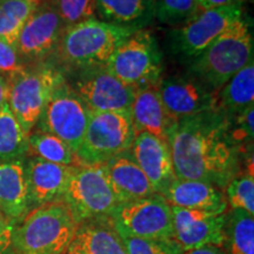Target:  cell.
<instances>
[{"label": "cell", "mask_w": 254, "mask_h": 254, "mask_svg": "<svg viewBox=\"0 0 254 254\" xmlns=\"http://www.w3.org/2000/svg\"><path fill=\"white\" fill-rule=\"evenodd\" d=\"M101 165L120 204L157 194L150 180L128 152Z\"/></svg>", "instance_id": "44dd1931"}, {"label": "cell", "mask_w": 254, "mask_h": 254, "mask_svg": "<svg viewBox=\"0 0 254 254\" xmlns=\"http://www.w3.org/2000/svg\"><path fill=\"white\" fill-rule=\"evenodd\" d=\"M131 113L91 112L77 155L84 165H101L126 153L135 136Z\"/></svg>", "instance_id": "ba28073f"}, {"label": "cell", "mask_w": 254, "mask_h": 254, "mask_svg": "<svg viewBox=\"0 0 254 254\" xmlns=\"http://www.w3.org/2000/svg\"><path fill=\"white\" fill-rule=\"evenodd\" d=\"M66 254H128L111 217L78 224Z\"/></svg>", "instance_id": "ac0fdd59"}, {"label": "cell", "mask_w": 254, "mask_h": 254, "mask_svg": "<svg viewBox=\"0 0 254 254\" xmlns=\"http://www.w3.org/2000/svg\"><path fill=\"white\" fill-rule=\"evenodd\" d=\"M131 118L135 133L147 132L166 142L177 123L165 110L158 84L136 88L131 107Z\"/></svg>", "instance_id": "d6986e66"}, {"label": "cell", "mask_w": 254, "mask_h": 254, "mask_svg": "<svg viewBox=\"0 0 254 254\" xmlns=\"http://www.w3.org/2000/svg\"><path fill=\"white\" fill-rule=\"evenodd\" d=\"M227 205L232 209H241L254 215V177L253 171L234 177L226 186Z\"/></svg>", "instance_id": "f1b7e54d"}, {"label": "cell", "mask_w": 254, "mask_h": 254, "mask_svg": "<svg viewBox=\"0 0 254 254\" xmlns=\"http://www.w3.org/2000/svg\"><path fill=\"white\" fill-rule=\"evenodd\" d=\"M15 225L0 209V254L12 253V233Z\"/></svg>", "instance_id": "836d02e7"}, {"label": "cell", "mask_w": 254, "mask_h": 254, "mask_svg": "<svg viewBox=\"0 0 254 254\" xmlns=\"http://www.w3.org/2000/svg\"><path fill=\"white\" fill-rule=\"evenodd\" d=\"M0 209L14 225L31 211L24 158L0 161Z\"/></svg>", "instance_id": "7402d4cb"}, {"label": "cell", "mask_w": 254, "mask_h": 254, "mask_svg": "<svg viewBox=\"0 0 254 254\" xmlns=\"http://www.w3.org/2000/svg\"><path fill=\"white\" fill-rule=\"evenodd\" d=\"M178 179L200 180L220 187L236 177L240 148L230 132V117L211 111L178 120L168 139Z\"/></svg>", "instance_id": "6da1fadb"}, {"label": "cell", "mask_w": 254, "mask_h": 254, "mask_svg": "<svg viewBox=\"0 0 254 254\" xmlns=\"http://www.w3.org/2000/svg\"><path fill=\"white\" fill-rule=\"evenodd\" d=\"M157 0H95L100 20L116 26L138 31L155 19Z\"/></svg>", "instance_id": "603a6c76"}, {"label": "cell", "mask_w": 254, "mask_h": 254, "mask_svg": "<svg viewBox=\"0 0 254 254\" xmlns=\"http://www.w3.org/2000/svg\"><path fill=\"white\" fill-rule=\"evenodd\" d=\"M78 224L63 200L32 208L14 226L13 254H66Z\"/></svg>", "instance_id": "7a4b0ae2"}, {"label": "cell", "mask_w": 254, "mask_h": 254, "mask_svg": "<svg viewBox=\"0 0 254 254\" xmlns=\"http://www.w3.org/2000/svg\"><path fill=\"white\" fill-rule=\"evenodd\" d=\"M251 62H253V34L249 20L243 17L190 62L189 72L219 91Z\"/></svg>", "instance_id": "3957f363"}, {"label": "cell", "mask_w": 254, "mask_h": 254, "mask_svg": "<svg viewBox=\"0 0 254 254\" xmlns=\"http://www.w3.org/2000/svg\"><path fill=\"white\" fill-rule=\"evenodd\" d=\"M254 106V64L251 62L219 90V110L236 117Z\"/></svg>", "instance_id": "cb8c5ba5"}, {"label": "cell", "mask_w": 254, "mask_h": 254, "mask_svg": "<svg viewBox=\"0 0 254 254\" xmlns=\"http://www.w3.org/2000/svg\"><path fill=\"white\" fill-rule=\"evenodd\" d=\"M8 101V81L7 78L0 74V111Z\"/></svg>", "instance_id": "8d00e7d4"}, {"label": "cell", "mask_w": 254, "mask_h": 254, "mask_svg": "<svg viewBox=\"0 0 254 254\" xmlns=\"http://www.w3.org/2000/svg\"><path fill=\"white\" fill-rule=\"evenodd\" d=\"M90 117L91 110L65 81L53 93L36 127L58 136L77 153Z\"/></svg>", "instance_id": "8fae6325"}, {"label": "cell", "mask_w": 254, "mask_h": 254, "mask_svg": "<svg viewBox=\"0 0 254 254\" xmlns=\"http://www.w3.org/2000/svg\"><path fill=\"white\" fill-rule=\"evenodd\" d=\"M244 17L241 5L199 11L190 20L170 32L173 55L190 63L226 28Z\"/></svg>", "instance_id": "30bf717a"}, {"label": "cell", "mask_w": 254, "mask_h": 254, "mask_svg": "<svg viewBox=\"0 0 254 254\" xmlns=\"http://www.w3.org/2000/svg\"><path fill=\"white\" fill-rule=\"evenodd\" d=\"M128 254H180L173 240H148L120 234Z\"/></svg>", "instance_id": "1f68e13d"}, {"label": "cell", "mask_w": 254, "mask_h": 254, "mask_svg": "<svg viewBox=\"0 0 254 254\" xmlns=\"http://www.w3.org/2000/svg\"><path fill=\"white\" fill-rule=\"evenodd\" d=\"M244 1H245V0H244ZM247 1H250L251 4H252V2H253V0H247Z\"/></svg>", "instance_id": "74e56055"}, {"label": "cell", "mask_w": 254, "mask_h": 254, "mask_svg": "<svg viewBox=\"0 0 254 254\" xmlns=\"http://www.w3.org/2000/svg\"><path fill=\"white\" fill-rule=\"evenodd\" d=\"M27 154L43 159L49 163L64 165V166H82L77 153L58 136L45 132H31L28 134Z\"/></svg>", "instance_id": "484cf974"}, {"label": "cell", "mask_w": 254, "mask_h": 254, "mask_svg": "<svg viewBox=\"0 0 254 254\" xmlns=\"http://www.w3.org/2000/svg\"><path fill=\"white\" fill-rule=\"evenodd\" d=\"M111 219L120 234L148 240H172V209L160 194L123 202Z\"/></svg>", "instance_id": "9c48e42d"}, {"label": "cell", "mask_w": 254, "mask_h": 254, "mask_svg": "<svg viewBox=\"0 0 254 254\" xmlns=\"http://www.w3.org/2000/svg\"><path fill=\"white\" fill-rule=\"evenodd\" d=\"M158 88L165 110L176 122L211 111H220L219 91L190 73L160 79Z\"/></svg>", "instance_id": "7c38bea8"}, {"label": "cell", "mask_w": 254, "mask_h": 254, "mask_svg": "<svg viewBox=\"0 0 254 254\" xmlns=\"http://www.w3.org/2000/svg\"><path fill=\"white\" fill-rule=\"evenodd\" d=\"M104 67L134 90L150 86L161 79L163 52L152 31L142 28L124 40Z\"/></svg>", "instance_id": "5b68a950"}, {"label": "cell", "mask_w": 254, "mask_h": 254, "mask_svg": "<svg viewBox=\"0 0 254 254\" xmlns=\"http://www.w3.org/2000/svg\"><path fill=\"white\" fill-rule=\"evenodd\" d=\"M195 0H157L155 19L161 24L177 26L184 25L198 13Z\"/></svg>", "instance_id": "f546056e"}, {"label": "cell", "mask_w": 254, "mask_h": 254, "mask_svg": "<svg viewBox=\"0 0 254 254\" xmlns=\"http://www.w3.org/2000/svg\"><path fill=\"white\" fill-rule=\"evenodd\" d=\"M23 68L15 47L4 40H0V74L1 73L12 74L14 72L21 71Z\"/></svg>", "instance_id": "d6a6232c"}, {"label": "cell", "mask_w": 254, "mask_h": 254, "mask_svg": "<svg viewBox=\"0 0 254 254\" xmlns=\"http://www.w3.org/2000/svg\"><path fill=\"white\" fill-rule=\"evenodd\" d=\"M128 154L150 180L157 194L163 193L176 179L168 142L147 132L136 133Z\"/></svg>", "instance_id": "2e32d148"}, {"label": "cell", "mask_w": 254, "mask_h": 254, "mask_svg": "<svg viewBox=\"0 0 254 254\" xmlns=\"http://www.w3.org/2000/svg\"><path fill=\"white\" fill-rule=\"evenodd\" d=\"M133 32L97 18L87 19L66 28L59 43L60 55L74 67H101Z\"/></svg>", "instance_id": "277c9868"}, {"label": "cell", "mask_w": 254, "mask_h": 254, "mask_svg": "<svg viewBox=\"0 0 254 254\" xmlns=\"http://www.w3.org/2000/svg\"><path fill=\"white\" fill-rule=\"evenodd\" d=\"M172 240L182 251L196 249L206 245L222 247L226 213L173 207Z\"/></svg>", "instance_id": "5bb4252c"}, {"label": "cell", "mask_w": 254, "mask_h": 254, "mask_svg": "<svg viewBox=\"0 0 254 254\" xmlns=\"http://www.w3.org/2000/svg\"><path fill=\"white\" fill-rule=\"evenodd\" d=\"M27 150L28 134L6 104L0 111V161L24 158Z\"/></svg>", "instance_id": "83f0119b"}, {"label": "cell", "mask_w": 254, "mask_h": 254, "mask_svg": "<svg viewBox=\"0 0 254 254\" xmlns=\"http://www.w3.org/2000/svg\"><path fill=\"white\" fill-rule=\"evenodd\" d=\"M88 69L71 87L91 112L131 113L134 88L117 79L104 66Z\"/></svg>", "instance_id": "4fadbf2b"}, {"label": "cell", "mask_w": 254, "mask_h": 254, "mask_svg": "<svg viewBox=\"0 0 254 254\" xmlns=\"http://www.w3.org/2000/svg\"><path fill=\"white\" fill-rule=\"evenodd\" d=\"M40 5L41 0H0V40L14 46L24 25Z\"/></svg>", "instance_id": "4316f807"}, {"label": "cell", "mask_w": 254, "mask_h": 254, "mask_svg": "<svg viewBox=\"0 0 254 254\" xmlns=\"http://www.w3.org/2000/svg\"><path fill=\"white\" fill-rule=\"evenodd\" d=\"M244 0H195L199 11L241 5Z\"/></svg>", "instance_id": "e575fe53"}, {"label": "cell", "mask_w": 254, "mask_h": 254, "mask_svg": "<svg viewBox=\"0 0 254 254\" xmlns=\"http://www.w3.org/2000/svg\"><path fill=\"white\" fill-rule=\"evenodd\" d=\"M8 107L27 134L37 125L53 93L65 82L63 73L51 66L8 74Z\"/></svg>", "instance_id": "8992f818"}, {"label": "cell", "mask_w": 254, "mask_h": 254, "mask_svg": "<svg viewBox=\"0 0 254 254\" xmlns=\"http://www.w3.org/2000/svg\"><path fill=\"white\" fill-rule=\"evenodd\" d=\"M165 200L173 207H182L224 214L227 201L220 187L200 180L176 179L163 193Z\"/></svg>", "instance_id": "ffe728a7"}, {"label": "cell", "mask_w": 254, "mask_h": 254, "mask_svg": "<svg viewBox=\"0 0 254 254\" xmlns=\"http://www.w3.org/2000/svg\"><path fill=\"white\" fill-rule=\"evenodd\" d=\"M180 254H227L220 246L215 245H206L201 247H196V249L182 251Z\"/></svg>", "instance_id": "d590c367"}, {"label": "cell", "mask_w": 254, "mask_h": 254, "mask_svg": "<svg viewBox=\"0 0 254 254\" xmlns=\"http://www.w3.org/2000/svg\"><path fill=\"white\" fill-rule=\"evenodd\" d=\"M74 168L34 157L25 161L31 209L47 202L62 200Z\"/></svg>", "instance_id": "e0dca14e"}, {"label": "cell", "mask_w": 254, "mask_h": 254, "mask_svg": "<svg viewBox=\"0 0 254 254\" xmlns=\"http://www.w3.org/2000/svg\"><path fill=\"white\" fill-rule=\"evenodd\" d=\"M62 200L68 206L77 224L111 217L120 205L103 165L75 167Z\"/></svg>", "instance_id": "52a82bcc"}, {"label": "cell", "mask_w": 254, "mask_h": 254, "mask_svg": "<svg viewBox=\"0 0 254 254\" xmlns=\"http://www.w3.org/2000/svg\"><path fill=\"white\" fill-rule=\"evenodd\" d=\"M51 5L62 17L66 28L97 15L95 0H51Z\"/></svg>", "instance_id": "4dcf8cb0"}, {"label": "cell", "mask_w": 254, "mask_h": 254, "mask_svg": "<svg viewBox=\"0 0 254 254\" xmlns=\"http://www.w3.org/2000/svg\"><path fill=\"white\" fill-rule=\"evenodd\" d=\"M66 30L62 17L51 4L40 5L19 33L14 47L27 59H41L59 46Z\"/></svg>", "instance_id": "9a60e30c"}, {"label": "cell", "mask_w": 254, "mask_h": 254, "mask_svg": "<svg viewBox=\"0 0 254 254\" xmlns=\"http://www.w3.org/2000/svg\"><path fill=\"white\" fill-rule=\"evenodd\" d=\"M222 249L227 254H254V215L241 209L226 213Z\"/></svg>", "instance_id": "d4e9b609"}]
</instances>
